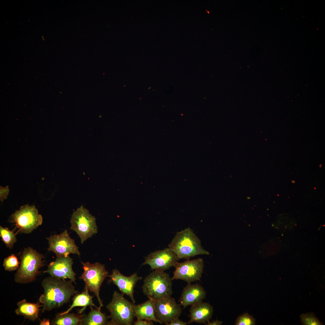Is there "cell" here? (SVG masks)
Instances as JSON below:
<instances>
[{
  "instance_id": "12",
  "label": "cell",
  "mask_w": 325,
  "mask_h": 325,
  "mask_svg": "<svg viewBox=\"0 0 325 325\" xmlns=\"http://www.w3.org/2000/svg\"><path fill=\"white\" fill-rule=\"evenodd\" d=\"M178 260L176 254L168 247L150 253L141 265H148L152 270L164 271L175 267Z\"/></svg>"
},
{
  "instance_id": "30",
  "label": "cell",
  "mask_w": 325,
  "mask_h": 325,
  "mask_svg": "<svg viewBox=\"0 0 325 325\" xmlns=\"http://www.w3.org/2000/svg\"><path fill=\"white\" fill-rule=\"evenodd\" d=\"M39 324L40 325H49L50 324V321L49 320L44 318L40 322Z\"/></svg>"
},
{
  "instance_id": "4",
  "label": "cell",
  "mask_w": 325,
  "mask_h": 325,
  "mask_svg": "<svg viewBox=\"0 0 325 325\" xmlns=\"http://www.w3.org/2000/svg\"><path fill=\"white\" fill-rule=\"evenodd\" d=\"M172 279L164 271L154 270L144 279L142 286L144 294L153 301L171 296L172 294Z\"/></svg>"
},
{
  "instance_id": "24",
  "label": "cell",
  "mask_w": 325,
  "mask_h": 325,
  "mask_svg": "<svg viewBox=\"0 0 325 325\" xmlns=\"http://www.w3.org/2000/svg\"><path fill=\"white\" fill-rule=\"evenodd\" d=\"M300 320L302 325H323L319 319L313 313H308L302 314L300 316Z\"/></svg>"
},
{
  "instance_id": "13",
  "label": "cell",
  "mask_w": 325,
  "mask_h": 325,
  "mask_svg": "<svg viewBox=\"0 0 325 325\" xmlns=\"http://www.w3.org/2000/svg\"><path fill=\"white\" fill-rule=\"evenodd\" d=\"M73 259L69 256L57 257L54 261L51 262L44 273H48L51 276L62 279H69L75 283L76 274L72 269Z\"/></svg>"
},
{
  "instance_id": "16",
  "label": "cell",
  "mask_w": 325,
  "mask_h": 325,
  "mask_svg": "<svg viewBox=\"0 0 325 325\" xmlns=\"http://www.w3.org/2000/svg\"><path fill=\"white\" fill-rule=\"evenodd\" d=\"M212 306L202 301L191 305L190 310V319L187 323L193 322L206 324L212 317Z\"/></svg>"
},
{
  "instance_id": "22",
  "label": "cell",
  "mask_w": 325,
  "mask_h": 325,
  "mask_svg": "<svg viewBox=\"0 0 325 325\" xmlns=\"http://www.w3.org/2000/svg\"><path fill=\"white\" fill-rule=\"evenodd\" d=\"M0 236L6 246L9 249H12L17 242L16 234L8 228L0 226Z\"/></svg>"
},
{
  "instance_id": "14",
  "label": "cell",
  "mask_w": 325,
  "mask_h": 325,
  "mask_svg": "<svg viewBox=\"0 0 325 325\" xmlns=\"http://www.w3.org/2000/svg\"><path fill=\"white\" fill-rule=\"evenodd\" d=\"M108 277L110 281L117 286L122 294L128 296L132 302H135L134 295V288L137 282L142 279V277L138 276L137 273L126 276L116 269L113 270L112 274Z\"/></svg>"
},
{
  "instance_id": "26",
  "label": "cell",
  "mask_w": 325,
  "mask_h": 325,
  "mask_svg": "<svg viewBox=\"0 0 325 325\" xmlns=\"http://www.w3.org/2000/svg\"><path fill=\"white\" fill-rule=\"evenodd\" d=\"M0 187V200L3 202L5 199L7 198L9 190L8 186L4 187L1 186Z\"/></svg>"
},
{
  "instance_id": "23",
  "label": "cell",
  "mask_w": 325,
  "mask_h": 325,
  "mask_svg": "<svg viewBox=\"0 0 325 325\" xmlns=\"http://www.w3.org/2000/svg\"><path fill=\"white\" fill-rule=\"evenodd\" d=\"M19 264L16 256L12 254L4 259L3 266L6 271H12L17 269Z\"/></svg>"
},
{
  "instance_id": "9",
  "label": "cell",
  "mask_w": 325,
  "mask_h": 325,
  "mask_svg": "<svg viewBox=\"0 0 325 325\" xmlns=\"http://www.w3.org/2000/svg\"><path fill=\"white\" fill-rule=\"evenodd\" d=\"M204 266L202 258L178 262L172 278V280H181L188 283L199 280L201 278Z\"/></svg>"
},
{
  "instance_id": "3",
  "label": "cell",
  "mask_w": 325,
  "mask_h": 325,
  "mask_svg": "<svg viewBox=\"0 0 325 325\" xmlns=\"http://www.w3.org/2000/svg\"><path fill=\"white\" fill-rule=\"evenodd\" d=\"M44 256L31 247L25 248L20 257V266L16 273L14 280L17 283L25 284L34 280L39 269L44 265Z\"/></svg>"
},
{
  "instance_id": "1",
  "label": "cell",
  "mask_w": 325,
  "mask_h": 325,
  "mask_svg": "<svg viewBox=\"0 0 325 325\" xmlns=\"http://www.w3.org/2000/svg\"><path fill=\"white\" fill-rule=\"evenodd\" d=\"M73 282L71 280L67 281L51 276L44 279L42 283L44 293L39 299L42 304V312L60 307L69 302L72 296L78 293Z\"/></svg>"
},
{
  "instance_id": "28",
  "label": "cell",
  "mask_w": 325,
  "mask_h": 325,
  "mask_svg": "<svg viewBox=\"0 0 325 325\" xmlns=\"http://www.w3.org/2000/svg\"><path fill=\"white\" fill-rule=\"evenodd\" d=\"M187 324L186 322L183 321L177 318L171 320L168 325H186Z\"/></svg>"
},
{
  "instance_id": "15",
  "label": "cell",
  "mask_w": 325,
  "mask_h": 325,
  "mask_svg": "<svg viewBox=\"0 0 325 325\" xmlns=\"http://www.w3.org/2000/svg\"><path fill=\"white\" fill-rule=\"evenodd\" d=\"M206 295V291L201 285L188 283L184 288L179 301L181 305L185 308L202 302Z\"/></svg>"
},
{
  "instance_id": "27",
  "label": "cell",
  "mask_w": 325,
  "mask_h": 325,
  "mask_svg": "<svg viewBox=\"0 0 325 325\" xmlns=\"http://www.w3.org/2000/svg\"><path fill=\"white\" fill-rule=\"evenodd\" d=\"M134 325H153V322L152 321L137 319L133 323Z\"/></svg>"
},
{
  "instance_id": "7",
  "label": "cell",
  "mask_w": 325,
  "mask_h": 325,
  "mask_svg": "<svg viewBox=\"0 0 325 325\" xmlns=\"http://www.w3.org/2000/svg\"><path fill=\"white\" fill-rule=\"evenodd\" d=\"M95 217L81 206L73 213L70 228L79 236L82 244L88 238L98 233V228Z\"/></svg>"
},
{
  "instance_id": "20",
  "label": "cell",
  "mask_w": 325,
  "mask_h": 325,
  "mask_svg": "<svg viewBox=\"0 0 325 325\" xmlns=\"http://www.w3.org/2000/svg\"><path fill=\"white\" fill-rule=\"evenodd\" d=\"M90 307L91 311L86 315H83L80 325H103L107 324V320L110 318L100 311V309H94Z\"/></svg>"
},
{
  "instance_id": "18",
  "label": "cell",
  "mask_w": 325,
  "mask_h": 325,
  "mask_svg": "<svg viewBox=\"0 0 325 325\" xmlns=\"http://www.w3.org/2000/svg\"><path fill=\"white\" fill-rule=\"evenodd\" d=\"M135 316L137 319L152 321L161 324L155 315L153 301L149 299L142 304L135 306Z\"/></svg>"
},
{
  "instance_id": "6",
  "label": "cell",
  "mask_w": 325,
  "mask_h": 325,
  "mask_svg": "<svg viewBox=\"0 0 325 325\" xmlns=\"http://www.w3.org/2000/svg\"><path fill=\"white\" fill-rule=\"evenodd\" d=\"M81 263L84 272L79 278L84 281L85 287L94 293L101 308L103 305L99 296L100 288L104 280L108 276V272L104 264L98 262L93 264L88 262Z\"/></svg>"
},
{
  "instance_id": "17",
  "label": "cell",
  "mask_w": 325,
  "mask_h": 325,
  "mask_svg": "<svg viewBox=\"0 0 325 325\" xmlns=\"http://www.w3.org/2000/svg\"><path fill=\"white\" fill-rule=\"evenodd\" d=\"M40 303H31L27 302L26 299H23L17 302V308L15 311V313L34 321L38 318L39 308L42 306Z\"/></svg>"
},
{
  "instance_id": "19",
  "label": "cell",
  "mask_w": 325,
  "mask_h": 325,
  "mask_svg": "<svg viewBox=\"0 0 325 325\" xmlns=\"http://www.w3.org/2000/svg\"><path fill=\"white\" fill-rule=\"evenodd\" d=\"M88 291L87 288L85 287V290L82 292L75 294L73 299V303L70 308L66 311L59 313L57 315L69 313L73 308L76 307H83L79 311V313L83 312L88 306L90 307L93 306L97 309H101V308L97 307L94 304L92 301L93 296L90 295Z\"/></svg>"
},
{
  "instance_id": "5",
  "label": "cell",
  "mask_w": 325,
  "mask_h": 325,
  "mask_svg": "<svg viewBox=\"0 0 325 325\" xmlns=\"http://www.w3.org/2000/svg\"><path fill=\"white\" fill-rule=\"evenodd\" d=\"M124 294L115 291L112 300L106 308L110 313L109 324L131 325L135 316V305L126 299Z\"/></svg>"
},
{
  "instance_id": "29",
  "label": "cell",
  "mask_w": 325,
  "mask_h": 325,
  "mask_svg": "<svg viewBox=\"0 0 325 325\" xmlns=\"http://www.w3.org/2000/svg\"><path fill=\"white\" fill-rule=\"evenodd\" d=\"M222 321L216 320L212 322L208 321L206 324V325H221L222 324Z\"/></svg>"
},
{
  "instance_id": "21",
  "label": "cell",
  "mask_w": 325,
  "mask_h": 325,
  "mask_svg": "<svg viewBox=\"0 0 325 325\" xmlns=\"http://www.w3.org/2000/svg\"><path fill=\"white\" fill-rule=\"evenodd\" d=\"M83 315L69 313L57 315L55 318L51 322V324L54 325H80Z\"/></svg>"
},
{
  "instance_id": "2",
  "label": "cell",
  "mask_w": 325,
  "mask_h": 325,
  "mask_svg": "<svg viewBox=\"0 0 325 325\" xmlns=\"http://www.w3.org/2000/svg\"><path fill=\"white\" fill-rule=\"evenodd\" d=\"M179 259H188L198 255H209L204 249L200 239L190 228L178 232L168 245Z\"/></svg>"
},
{
  "instance_id": "8",
  "label": "cell",
  "mask_w": 325,
  "mask_h": 325,
  "mask_svg": "<svg viewBox=\"0 0 325 325\" xmlns=\"http://www.w3.org/2000/svg\"><path fill=\"white\" fill-rule=\"evenodd\" d=\"M11 220L19 231L28 234L42 224V217L34 206L27 204L11 215Z\"/></svg>"
},
{
  "instance_id": "11",
  "label": "cell",
  "mask_w": 325,
  "mask_h": 325,
  "mask_svg": "<svg viewBox=\"0 0 325 325\" xmlns=\"http://www.w3.org/2000/svg\"><path fill=\"white\" fill-rule=\"evenodd\" d=\"M153 302L155 316L162 324L168 325L181 314V305L178 304L171 296L153 301Z\"/></svg>"
},
{
  "instance_id": "25",
  "label": "cell",
  "mask_w": 325,
  "mask_h": 325,
  "mask_svg": "<svg viewBox=\"0 0 325 325\" xmlns=\"http://www.w3.org/2000/svg\"><path fill=\"white\" fill-rule=\"evenodd\" d=\"M255 324V319L247 313H244L239 316L235 323L236 325H254Z\"/></svg>"
},
{
  "instance_id": "10",
  "label": "cell",
  "mask_w": 325,
  "mask_h": 325,
  "mask_svg": "<svg viewBox=\"0 0 325 325\" xmlns=\"http://www.w3.org/2000/svg\"><path fill=\"white\" fill-rule=\"evenodd\" d=\"M47 239L49 244L48 250L54 253L57 257H67L70 254L79 256L80 255L78 247L66 229L61 234L51 236Z\"/></svg>"
}]
</instances>
